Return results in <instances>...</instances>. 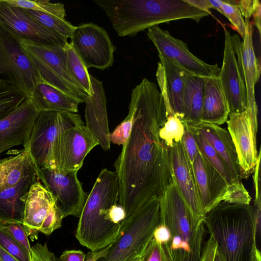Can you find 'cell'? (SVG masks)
Masks as SVG:
<instances>
[{
	"instance_id": "1",
	"label": "cell",
	"mask_w": 261,
	"mask_h": 261,
	"mask_svg": "<svg viewBox=\"0 0 261 261\" xmlns=\"http://www.w3.org/2000/svg\"><path fill=\"white\" fill-rule=\"evenodd\" d=\"M128 108L132 129L114 164L119 186L118 204L126 218L152 198H161L174 180L168 148L159 136L167 116L156 85L143 79L133 89Z\"/></svg>"
},
{
	"instance_id": "2",
	"label": "cell",
	"mask_w": 261,
	"mask_h": 261,
	"mask_svg": "<svg viewBox=\"0 0 261 261\" xmlns=\"http://www.w3.org/2000/svg\"><path fill=\"white\" fill-rule=\"evenodd\" d=\"M120 37H133L158 24L183 19L199 22L210 14L185 0H95Z\"/></svg>"
},
{
	"instance_id": "3",
	"label": "cell",
	"mask_w": 261,
	"mask_h": 261,
	"mask_svg": "<svg viewBox=\"0 0 261 261\" xmlns=\"http://www.w3.org/2000/svg\"><path fill=\"white\" fill-rule=\"evenodd\" d=\"M119 186L115 171L101 170L88 195L75 232L81 245L91 251L100 250L114 243L120 225L111 222L108 215L119 203Z\"/></svg>"
},
{
	"instance_id": "4",
	"label": "cell",
	"mask_w": 261,
	"mask_h": 261,
	"mask_svg": "<svg viewBox=\"0 0 261 261\" xmlns=\"http://www.w3.org/2000/svg\"><path fill=\"white\" fill-rule=\"evenodd\" d=\"M160 199V223L171 239L163 245L174 261H200L205 233L204 221L197 218L173 180Z\"/></svg>"
},
{
	"instance_id": "5",
	"label": "cell",
	"mask_w": 261,
	"mask_h": 261,
	"mask_svg": "<svg viewBox=\"0 0 261 261\" xmlns=\"http://www.w3.org/2000/svg\"><path fill=\"white\" fill-rule=\"evenodd\" d=\"M204 224L226 261H249L256 245L252 205L222 201L205 214Z\"/></svg>"
},
{
	"instance_id": "6",
	"label": "cell",
	"mask_w": 261,
	"mask_h": 261,
	"mask_svg": "<svg viewBox=\"0 0 261 261\" xmlns=\"http://www.w3.org/2000/svg\"><path fill=\"white\" fill-rule=\"evenodd\" d=\"M160 222V199L153 197L126 218L106 257L98 261H133L142 256Z\"/></svg>"
},
{
	"instance_id": "7",
	"label": "cell",
	"mask_w": 261,
	"mask_h": 261,
	"mask_svg": "<svg viewBox=\"0 0 261 261\" xmlns=\"http://www.w3.org/2000/svg\"><path fill=\"white\" fill-rule=\"evenodd\" d=\"M17 39L42 80L82 103L85 102L88 94L73 80L68 70L65 45H45Z\"/></svg>"
},
{
	"instance_id": "8",
	"label": "cell",
	"mask_w": 261,
	"mask_h": 261,
	"mask_svg": "<svg viewBox=\"0 0 261 261\" xmlns=\"http://www.w3.org/2000/svg\"><path fill=\"white\" fill-rule=\"evenodd\" d=\"M84 124L75 113L40 112L35 121L28 149L34 163L39 168H54L53 151L59 135L74 126Z\"/></svg>"
},
{
	"instance_id": "9",
	"label": "cell",
	"mask_w": 261,
	"mask_h": 261,
	"mask_svg": "<svg viewBox=\"0 0 261 261\" xmlns=\"http://www.w3.org/2000/svg\"><path fill=\"white\" fill-rule=\"evenodd\" d=\"M24 208L22 225L33 241L38 233L50 235L60 228L64 219L52 194L38 179L23 197Z\"/></svg>"
},
{
	"instance_id": "10",
	"label": "cell",
	"mask_w": 261,
	"mask_h": 261,
	"mask_svg": "<svg viewBox=\"0 0 261 261\" xmlns=\"http://www.w3.org/2000/svg\"><path fill=\"white\" fill-rule=\"evenodd\" d=\"M35 169L39 180L53 196L63 218H79L88 194L77 178V171L36 166Z\"/></svg>"
},
{
	"instance_id": "11",
	"label": "cell",
	"mask_w": 261,
	"mask_h": 261,
	"mask_svg": "<svg viewBox=\"0 0 261 261\" xmlns=\"http://www.w3.org/2000/svg\"><path fill=\"white\" fill-rule=\"evenodd\" d=\"M0 75L30 97L41 78L19 40L0 27Z\"/></svg>"
},
{
	"instance_id": "12",
	"label": "cell",
	"mask_w": 261,
	"mask_h": 261,
	"mask_svg": "<svg viewBox=\"0 0 261 261\" xmlns=\"http://www.w3.org/2000/svg\"><path fill=\"white\" fill-rule=\"evenodd\" d=\"M70 44L88 69L103 70L113 65L116 47L106 30L93 22L80 24L70 37Z\"/></svg>"
},
{
	"instance_id": "13",
	"label": "cell",
	"mask_w": 261,
	"mask_h": 261,
	"mask_svg": "<svg viewBox=\"0 0 261 261\" xmlns=\"http://www.w3.org/2000/svg\"><path fill=\"white\" fill-rule=\"evenodd\" d=\"M0 27L17 39L45 45H65L67 40L33 18L25 9L0 0Z\"/></svg>"
},
{
	"instance_id": "14",
	"label": "cell",
	"mask_w": 261,
	"mask_h": 261,
	"mask_svg": "<svg viewBox=\"0 0 261 261\" xmlns=\"http://www.w3.org/2000/svg\"><path fill=\"white\" fill-rule=\"evenodd\" d=\"M147 35L159 55L193 74L204 77L218 75L220 68L217 64H209L198 59L190 52L186 43L173 37L168 31L154 26L147 29Z\"/></svg>"
},
{
	"instance_id": "15",
	"label": "cell",
	"mask_w": 261,
	"mask_h": 261,
	"mask_svg": "<svg viewBox=\"0 0 261 261\" xmlns=\"http://www.w3.org/2000/svg\"><path fill=\"white\" fill-rule=\"evenodd\" d=\"M99 145L84 124L74 126L61 133L53 151L54 168L77 171L89 152Z\"/></svg>"
},
{
	"instance_id": "16",
	"label": "cell",
	"mask_w": 261,
	"mask_h": 261,
	"mask_svg": "<svg viewBox=\"0 0 261 261\" xmlns=\"http://www.w3.org/2000/svg\"><path fill=\"white\" fill-rule=\"evenodd\" d=\"M245 22L246 32L243 41L238 35L234 34L231 36V42L246 88L247 106L245 112L250 117L254 129L258 130L255 86L259 77L260 70L253 47L252 24L249 20H245Z\"/></svg>"
},
{
	"instance_id": "17",
	"label": "cell",
	"mask_w": 261,
	"mask_h": 261,
	"mask_svg": "<svg viewBox=\"0 0 261 261\" xmlns=\"http://www.w3.org/2000/svg\"><path fill=\"white\" fill-rule=\"evenodd\" d=\"M226 122L237 154L242 179L247 178L254 172L257 161V131L245 111L229 114Z\"/></svg>"
},
{
	"instance_id": "18",
	"label": "cell",
	"mask_w": 261,
	"mask_h": 261,
	"mask_svg": "<svg viewBox=\"0 0 261 261\" xmlns=\"http://www.w3.org/2000/svg\"><path fill=\"white\" fill-rule=\"evenodd\" d=\"M223 62L218 77L230 113H243L247 106L244 82L238 66L230 32L224 29Z\"/></svg>"
},
{
	"instance_id": "19",
	"label": "cell",
	"mask_w": 261,
	"mask_h": 261,
	"mask_svg": "<svg viewBox=\"0 0 261 261\" xmlns=\"http://www.w3.org/2000/svg\"><path fill=\"white\" fill-rule=\"evenodd\" d=\"M39 113L31 98L28 97L0 120V155L15 146H27Z\"/></svg>"
},
{
	"instance_id": "20",
	"label": "cell",
	"mask_w": 261,
	"mask_h": 261,
	"mask_svg": "<svg viewBox=\"0 0 261 261\" xmlns=\"http://www.w3.org/2000/svg\"><path fill=\"white\" fill-rule=\"evenodd\" d=\"M173 178L194 215L204 220L205 214L200 202L192 164L185 151L181 140L168 148Z\"/></svg>"
},
{
	"instance_id": "21",
	"label": "cell",
	"mask_w": 261,
	"mask_h": 261,
	"mask_svg": "<svg viewBox=\"0 0 261 261\" xmlns=\"http://www.w3.org/2000/svg\"><path fill=\"white\" fill-rule=\"evenodd\" d=\"M192 168L200 202L206 214L222 201L228 184L199 151L192 163Z\"/></svg>"
},
{
	"instance_id": "22",
	"label": "cell",
	"mask_w": 261,
	"mask_h": 261,
	"mask_svg": "<svg viewBox=\"0 0 261 261\" xmlns=\"http://www.w3.org/2000/svg\"><path fill=\"white\" fill-rule=\"evenodd\" d=\"M156 77L164 98L167 116L175 115L184 119L183 93L184 82L181 67L171 60L159 55Z\"/></svg>"
},
{
	"instance_id": "23",
	"label": "cell",
	"mask_w": 261,
	"mask_h": 261,
	"mask_svg": "<svg viewBox=\"0 0 261 261\" xmlns=\"http://www.w3.org/2000/svg\"><path fill=\"white\" fill-rule=\"evenodd\" d=\"M94 93L88 95L85 103L86 127L105 150L110 149V132L107 109V98L102 83L90 75Z\"/></svg>"
},
{
	"instance_id": "24",
	"label": "cell",
	"mask_w": 261,
	"mask_h": 261,
	"mask_svg": "<svg viewBox=\"0 0 261 261\" xmlns=\"http://www.w3.org/2000/svg\"><path fill=\"white\" fill-rule=\"evenodd\" d=\"M188 125L209 143L226 165L235 180L241 181L237 154L228 131L219 125L201 121Z\"/></svg>"
},
{
	"instance_id": "25",
	"label": "cell",
	"mask_w": 261,
	"mask_h": 261,
	"mask_svg": "<svg viewBox=\"0 0 261 261\" xmlns=\"http://www.w3.org/2000/svg\"><path fill=\"white\" fill-rule=\"evenodd\" d=\"M37 179L35 170L23 177L15 186L0 192V222L22 224L23 197Z\"/></svg>"
},
{
	"instance_id": "26",
	"label": "cell",
	"mask_w": 261,
	"mask_h": 261,
	"mask_svg": "<svg viewBox=\"0 0 261 261\" xmlns=\"http://www.w3.org/2000/svg\"><path fill=\"white\" fill-rule=\"evenodd\" d=\"M31 98L39 112H59L76 113L82 103L41 79L35 86Z\"/></svg>"
},
{
	"instance_id": "27",
	"label": "cell",
	"mask_w": 261,
	"mask_h": 261,
	"mask_svg": "<svg viewBox=\"0 0 261 261\" xmlns=\"http://www.w3.org/2000/svg\"><path fill=\"white\" fill-rule=\"evenodd\" d=\"M230 111L218 75L204 77L200 121L220 125L228 120Z\"/></svg>"
},
{
	"instance_id": "28",
	"label": "cell",
	"mask_w": 261,
	"mask_h": 261,
	"mask_svg": "<svg viewBox=\"0 0 261 261\" xmlns=\"http://www.w3.org/2000/svg\"><path fill=\"white\" fill-rule=\"evenodd\" d=\"M184 82L183 93L184 123L191 125L200 122L204 77L193 74L181 68Z\"/></svg>"
},
{
	"instance_id": "29",
	"label": "cell",
	"mask_w": 261,
	"mask_h": 261,
	"mask_svg": "<svg viewBox=\"0 0 261 261\" xmlns=\"http://www.w3.org/2000/svg\"><path fill=\"white\" fill-rule=\"evenodd\" d=\"M35 170L34 161L28 149L0 159V192L15 186Z\"/></svg>"
},
{
	"instance_id": "30",
	"label": "cell",
	"mask_w": 261,
	"mask_h": 261,
	"mask_svg": "<svg viewBox=\"0 0 261 261\" xmlns=\"http://www.w3.org/2000/svg\"><path fill=\"white\" fill-rule=\"evenodd\" d=\"M25 10L44 27L67 40L70 38L75 28V26L66 19L65 11L50 14Z\"/></svg>"
},
{
	"instance_id": "31",
	"label": "cell",
	"mask_w": 261,
	"mask_h": 261,
	"mask_svg": "<svg viewBox=\"0 0 261 261\" xmlns=\"http://www.w3.org/2000/svg\"><path fill=\"white\" fill-rule=\"evenodd\" d=\"M66 65L73 80L89 95L94 93L88 69L70 43L65 45Z\"/></svg>"
},
{
	"instance_id": "32",
	"label": "cell",
	"mask_w": 261,
	"mask_h": 261,
	"mask_svg": "<svg viewBox=\"0 0 261 261\" xmlns=\"http://www.w3.org/2000/svg\"><path fill=\"white\" fill-rule=\"evenodd\" d=\"M28 96L8 80L0 78V120L19 106Z\"/></svg>"
},
{
	"instance_id": "33",
	"label": "cell",
	"mask_w": 261,
	"mask_h": 261,
	"mask_svg": "<svg viewBox=\"0 0 261 261\" xmlns=\"http://www.w3.org/2000/svg\"><path fill=\"white\" fill-rule=\"evenodd\" d=\"M189 127L194 135L199 152L219 172L227 184L229 185L239 181L235 180L226 165L209 143L200 134Z\"/></svg>"
},
{
	"instance_id": "34",
	"label": "cell",
	"mask_w": 261,
	"mask_h": 261,
	"mask_svg": "<svg viewBox=\"0 0 261 261\" xmlns=\"http://www.w3.org/2000/svg\"><path fill=\"white\" fill-rule=\"evenodd\" d=\"M185 132L184 122L176 115L167 117L164 125L159 130V136L166 146L169 148L173 144L181 140Z\"/></svg>"
},
{
	"instance_id": "35",
	"label": "cell",
	"mask_w": 261,
	"mask_h": 261,
	"mask_svg": "<svg viewBox=\"0 0 261 261\" xmlns=\"http://www.w3.org/2000/svg\"><path fill=\"white\" fill-rule=\"evenodd\" d=\"M220 13L224 15L243 38L246 32V24L236 1H221Z\"/></svg>"
},
{
	"instance_id": "36",
	"label": "cell",
	"mask_w": 261,
	"mask_h": 261,
	"mask_svg": "<svg viewBox=\"0 0 261 261\" xmlns=\"http://www.w3.org/2000/svg\"><path fill=\"white\" fill-rule=\"evenodd\" d=\"M0 247L18 261H32V256L19 243L0 229Z\"/></svg>"
},
{
	"instance_id": "37",
	"label": "cell",
	"mask_w": 261,
	"mask_h": 261,
	"mask_svg": "<svg viewBox=\"0 0 261 261\" xmlns=\"http://www.w3.org/2000/svg\"><path fill=\"white\" fill-rule=\"evenodd\" d=\"M251 198L241 181L228 185L222 201L249 205Z\"/></svg>"
},
{
	"instance_id": "38",
	"label": "cell",
	"mask_w": 261,
	"mask_h": 261,
	"mask_svg": "<svg viewBox=\"0 0 261 261\" xmlns=\"http://www.w3.org/2000/svg\"><path fill=\"white\" fill-rule=\"evenodd\" d=\"M0 229L21 244L31 254V247L28 236L21 223L0 222Z\"/></svg>"
},
{
	"instance_id": "39",
	"label": "cell",
	"mask_w": 261,
	"mask_h": 261,
	"mask_svg": "<svg viewBox=\"0 0 261 261\" xmlns=\"http://www.w3.org/2000/svg\"><path fill=\"white\" fill-rule=\"evenodd\" d=\"M142 261H174L164 245L157 243L153 238L142 256Z\"/></svg>"
},
{
	"instance_id": "40",
	"label": "cell",
	"mask_w": 261,
	"mask_h": 261,
	"mask_svg": "<svg viewBox=\"0 0 261 261\" xmlns=\"http://www.w3.org/2000/svg\"><path fill=\"white\" fill-rule=\"evenodd\" d=\"M133 120L127 114L124 119L110 134L111 143L118 145H123L128 138L132 129Z\"/></svg>"
},
{
	"instance_id": "41",
	"label": "cell",
	"mask_w": 261,
	"mask_h": 261,
	"mask_svg": "<svg viewBox=\"0 0 261 261\" xmlns=\"http://www.w3.org/2000/svg\"><path fill=\"white\" fill-rule=\"evenodd\" d=\"M184 124L185 132L181 142L185 151L192 164L197 156L199 150L192 132L186 123H184Z\"/></svg>"
},
{
	"instance_id": "42",
	"label": "cell",
	"mask_w": 261,
	"mask_h": 261,
	"mask_svg": "<svg viewBox=\"0 0 261 261\" xmlns=\"http://www.w3.org/2000/svg\"><path fill=\"white\" fill-rule=\"evenodd\" d=\"M31 249L32 261H57L54 253L49 250L46 243H38Z\"/></svg>"
},
{
	"instance_id": "43",
	"label": "cell",
	"mask_w": 261,
	"mask_h": 261,
	"mask_svg": "<svg viewBox=\"0 0 261 261\" xmlns=\"http://www.w3.org/2000/svg\"><path fill=\"white\" fill-rule=\"evenodd\" d=\"M236 2L245 20H249L257 9L261 7L258 0H241L236 1Z\"/></svg>"
},
{
	"instance_id": "44",
	"label": "cell",
	"mask_w": 261,
	"mask_h": 261,
	"mask_svg": "<svg viewBox=\"0 0 261 261\" xmlns=\"http://www.w3.org/2000/svg\"><path fill=\"white\" fill-rule=\"evenodd\" d=\"M152 238L160 244L167 245L171 239L170 232L165 225L160 223L154 230Z\"/></svg>"
},
{
	"instance_id": "45",
	"label": "cell",
	"mask_w": 261,
	"mask_h": 261,
	"mask_svg": "<svg viewBox=\"0 0 261 261\" xmlns=\"http://www.w3.org/2000/svg\"><path fill=\"white\" fill-rule=\"evenodd\" d=\"M217 244L211 237L205 242L200 261H214Z\"/></svg>"
},
{
	"instance_id": "46",
	"label": "cell",
	"mask_w": 261,
	"mask_h": 261,
	"mask_svg": "<svg viewBox=\"0 0 261 261\" xmlns=\"http://www.w3.org/2000/svg\"><path fill=\"white\" fill-rule=\"evenodd\" d=\"M86 254L81 250H66L60 257V261H85Z\"/></svg>"
},
{
	"instance_id": "47",
	"label": "cell",
	"mask_w": 261,
	"mask_h": 261,
	"mask_svg": "<svg viewBox=\"0 0 261 261\" xmlns=\"http://www.w3.org/2000/svg\"><path fill=\"white\" fill-rule=\"evenodd\" d=\"M111 244L97 251H89L86 254L85 261H98L106 256L109 252Z\"/></svg>"
},
{
	"instance_id": "48",
	"label": "cell",
	"mask_w": 261,
	"mask_h": 261,
	"mask_svg": "<svg viewBox=\"0 0 261 261\" xmlns=\"http://www.w3.org/2000/svg\"><path fill=\"white\" fill-rule=\"evenodd\" d=\"M186 2L197 9L211 14L212 8L208 0H185Z\"/></svg>"
},
{
	"instance_id": "49",
	"label": "cell",
	"mask_w": 261,
	"mask_h": 261,
	"mask_svg": "<svg viewBox=\"0 0 261 261\" xmlns=\"http://www.w3.org/2000/svg\"><path fill=\"white\" fill-rule=\"evenodd\" d=\"M249 261H261L260 252L256 245H254L251 252Z\"/></svg>"
},
{
	"instance_id": "50",
	"label": "cell",
	"mask_w": 261,
	"mask_h": 261,
	"mask_svg": "<svg viewBox=\"0 0 261 261\" xmlns=\"http://www.w3.org/2000/svg\"><path fill=\"white\" fill-rule=\"evenodd\" d=\"M0 259L1 261H18L0 247Z\"/></svg>"
},
{
	"instance_id": "51",
	"label": "cell",
	"mask_w": 261,
	"mask_h": 261,
	"mask_svg": "<svg viewBox=\"0 0 261 261\" xmlns=\"http://www.w3.org/2000/svg\"><path fill=\"white\" fill-rule=\"evenodd\" d=\"M260 7L258 8L253 14L254 22L258 30L259 34H260Z\"/></svg>"
},
{
	"instance_id": "52",
	"label": "cell",
	"mask_w": 261,
	"mask_h": 261,
	"mask_svg": "<svg viewBox=\"0 0 261 261\" xmlns=\"http://www.w3.org/2000/svg\"><path fill=\"white\" fill-rule=\"evenodd\" d=\"M214 261H226L222 252L217 247L216 250Z\"/></svg>"
},
{
	"instance_id": "53",
	"label": "cell",
	"mask_w": 261,
	"mask_h": 261,
	"mask_svg": "<svg viewBox=\"0 0 261 261\" xmlns=\"http://www.w3.org/2000/svg\"><path fill=\"white\" fill-rule=\"evenodd\" d=\"M133 261H142V256L136 258Z\"/></svg>"
},
{
	"instance_id": "54",
	"label": "cell",
	"mask_w": 261,
	"mask_h": 261,
	"mask_svg": "<svg viewBox=\"0 0 261 261\" xmlns=\"http://www.w3.org/2000/svg\"><path fill=\"white\" fill-rule=\"evenodd\" d=\"M0 261H1V259H0Z\"/></svg>"
}]
</instances>
